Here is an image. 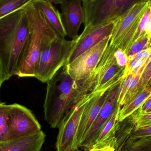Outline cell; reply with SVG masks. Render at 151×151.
Wrapping results in <instances>:
<instances>
[{"label":"cell","instance_id":"1","mask_svg":"<svg viewBox=\"0 0 151 151\" xmlns=\"http://www.w3.org/2000/svg\"><path fill=\"white\" fill-rule=\"evenodd\" d=\"M28 33L24 8L0 19V64L5 81L15 75Z\"/></svg>","mask_w":151,"mask_h":151},{"label":"cell","instance_id":"2","mask_svg":"<svg viewBox=\"0 0 151 151\" xmlns=\"http://www.w3.org/2000/svg\"><path fill=\"white\" fill-rule=\"evenodd\" d=\"M29 24V33L15 75L34 77L35 67L44 49L59 35L42 13L32 3L24 8Z\"/></svg>","mask_w":151,"mask_h":151},{"label":"cell","instance_id":"3","mask_svg":"<svg viewBox=\"0 0 151 151\" xmlns=\"http://www.w3.org/2000/svg\"><path fill=\"white\" fill-rule=\"evenodd\" d=\"M47 83L44 118L51 128H55L66 113L85 95L78 81L67 73L65 65Z\"/></svg>","mask_w":151,"mask_h":151},{"label":"cell","instance_id":"4","mask_svg":"<svg viewBox=\"0 0 151 151\" xmlns=\"http://www.w3.org/2000/svg\"><path fill=\"white\" fill-rule=\"evenodd\" d=\"M115 49L109 44L91 73L78 81L83 95L107 92L123 80L125 68L117 63L114 55Z\"/></svg>","mask_w":151,"mask_h":151},{"label":"cell","instance_id":"5","mask_svg":"<svg viewBox=\"0 0 151 151\" xmlns=\"http://www.w3.org/2000/svg\"><path fill=\"white\" fill-rule=\"evenodd\" d=\"M76 38L67 40L65 38L59 36L44 49L35 67L34 77L42 83L49 81L66 65L75 47Z\"/></svg>","mask_w":151,"mask_h":151},{"label":"cell","instance_id":"6","mask_svg":"<svg viewBox=\"0 0 151 151\" xmlns=\"http://www.w3.org/2000/svg\"><path fill=\"white\" fill-rule=\"evenodd\" d=\"M150 0H88L83 2L84 27L116 22L135 5Z\"/></svg>","mask_w":151,"mask_h":151},{"label":"cell","instance_id":"7","mask_svg":"<svg viewBox=\"0 0 151 151\" xmlns=\"http://www.w3.org/2000/svg\"><path fill=\"white\" fill-rule=\"evenodd\" d=\"M149 6V1L136 4L117 20L109 44L115 48L122 50L127 54L135 41L141 19Z\"/></svg>","mask_w":151,"mask_h":151},{"label":"cell","instance_id":"8","mask_svg":"<svg viewBox=\"0 0 151 151\" xmlns=\"http://www.w3.org/2000/svg\"><path fill=\"white\" fill-rule=\"evenodd\" d=\"M95 96L86 94L64 116L58 127L59 131L56 143L57 151H74L76 137L82 113L88 102Z\"/></svg>","mask_w":151,"mask_h":151},{"label":"cell","instance_id":"9","mask_svg":"<svg viewBox=\"0 0 151 151\" xmlns=\"http://www.w3.org/2000/svg\"><path fill=\"white\" fill-rule=\"evenodd\" d=\"M8 122L10 140L40 132L41 127L31 110L19 104L9 105Z\"/></svg>","mask_w":151,"mask_h":151},{"label":"cell","instance_id":"10","mask_svg":"<svg viewBox=\"0 0 151 151\" xmlns=\"http://www.w3.org/2000/svg\"><path fill=\"white\" fill-rule=\"evenodd\" d=\"M111 36L81 54L65 65L66 72L74 81L85 79L93 70L110 43Z\"/></svg>","mask_w":151,"mask_h":151},{"label":"cell","instance_id":"11","mask_svg":"<svg viewBox=\"0 0 151 151\" xmlns=\"http://www.w3.org/2000/svg\"><path fill=\"white\" fill-rule=\"evenodd\" d=\"M116 22L84 27L83 32L76 38L75 47L72 52L66 65L71 63L81 54L94 47L106 37L111 36Z\"/></svg>","mask_w":151,"mask_h":151},{"label":"cell","instance_id":"12","mask_svg":"<svg viewBox=\"0 0 151 151\" xmlns=\"http://www.w3.org/2000/svg\"><path fill=\"white\" fill-rule=\"evenodd\" d=\"M120 83L108 91L106 99L96 119L81 143L80 148L82 147L88 150L90 149L103 125L111 117L117 107L119 106L118 99Z\"/></svg>","mask_w":151,"mask_h":151},{"label":"cell","instance_id":"13","mask_svg":"<svg viewBox=\"0 0 151 151\" xmlns=\"http://www.w3.org/2000/svg\"><path fill=\"white\" fill-rule=\"evenodd\" d=\"M81 0H66L61 4V19L66 35L73 40L78 36L81 25L85 21Z\"/></svg>","mask_w":151,"mask_h":151},{"label":"cell","instance_id":"14","mask_svg":"<svg viewBox=\"0 0 151 151\" xmlns=\"http://www.w3.org/2000/svg\"><path fill=\"white\" fill-rule=\"evenodd\" d=\"M108 91L95 95L85 106L81 116L76 133L74 150L80 148L81 143L98 114L107 96Z\"/></svg>","mask_w":151,"mask_h":151},{"label":"cell","instance_id":"15","mask_svg":"<svg viewBox=\"0 0 151 151\" xmlns=\"http://www.w3.org/2000/svg\"><path fill=\"white\" fill-rule=\"evenodd\" d=\"M120 108V106H118L103 125L90 149L97 150L107 147L114 149L115 134L119 123V116Z\"/></svg>","mask_w":151,"mask_h":151},{"label":"cell","instance_id":"16","mask_svg":"<svg viewBox=\"0 0 151 151\" xmlns=\"http://www.w3.org/2000/svg\"><path fill=\"white\" fill-rule=\"evenodd\" d=\"M46 135L39 133L18 139L0 142V151H41Z\"/></svg>","mask_w":151,"mask_h":151},{"label":"cell","instance_id":"17","mask_svg":"<svg viewBox=\"0 0 151 151\" xmlns=\"http://www.w3.org/2000/svg\"><path fill=\"white\" fill-rule=\"evenodd\" d=\"M35 8L41 12L59 36H67L61 19V13L51 0H34L32 3Z\"/></svg>","mask_w":151,"mask_h":151},{"label":"cell","instance_id":"18","mask_svg":"<svg viewBox=\"0 0 151 151\" xmlns=\"http://www.w3.org/2000/svg\"><path fill=\"white\" fill-rule=\"evenodd\" d=\"M151 96V80L143 91L121 107L119 112V122L132 115L140 108Z\"/></svg>","mask_w":151,"mask_h":151},{"label":"cell","instance_id":"19","mask_svg":"<svg viewBox=\"0 0 151 151\" xmlns=\"http://www.w3.org/2000/svg\"><path fill=\"white\" fill-rule=\"evenodd\" d=\"M135 129V124L132 115L119 122L116 130L114 145V151H119L130 137L131 132Z\"/></svg>","mask_w":151,"mask_h":151},{"label":"cell","instance_id":"20","mask_svg":"<svg viewBox=\"0 0 151 151\" xmlns=\"http://www.w3.org/2000/svg\"><path fill=\"white\" fill-rule=\"evenodd\" d=\"M34 0H0V19L25 8Z\"/></svg>","mask_w":151,"mask_h":151},{"label":"cell","instance_id":"21","mask_svg":"<svg viewBox=\"0 0 151 151\" xmlns=\"http://www.w3.org/2000/svg\"><path fill=\"white\" fill-rule=\"evenodd\" d=\"M9 105L0 103V142L10 140L8 126Z\"/></svg>","mask_w":151,"mask_h":151},{"label":"cell","instance_id":"22","mask_svg":"<svg viewBox=\"0 0 151 151\" xmlns=\"http://www.w3.org/2000/svg\"><path fill=\"white\" fill-rule=\"evenodd\" d=\"M151 45L150 38L145 34L142 37L135 41L132 44L127 55L128 57L133 56L144 50L150 47Z\"/></svg>","mask_w":151,"mask_h":151},{"label":"cell","instance_id":"23","mask_svg":"<svg viewBox=\"0 0 151 151\" xmlns=\"http://www.w3.org/2000/svg\"><path fill=\"white\" fill-rule=\"evenodd\" d=\"M135 129L151 126V112L142 113L138 110L132 114Z\"/></svg>","mask_w":151,"mask_h":151},{"label":"cell","instance_id":"24","mask_svg":"<svg viewBox=\"0 0 151 151\" xmlns=\"http://www.w3.org/2000/svg\"><path fill=\"white\" fill-rule=\"evenodd\" d=\"M151 80V59L148 62L141 74L139 82L137 87L135 96L144 90L147 87Z\"/></svg>","mask_w":151,"mask_h":151},{"label":"cell","instance_id":"25","mask_svg":"<svg viewBox=\"0 0 151 151\" xmlns=\"http://www.w3.org/2000/svg\"><path fill=\"white\" fill-rule=\"evenodd\" d=\"M151 136V126L134 129L130 134L129 138L137 139Z\"/></svg>","mask_w":151,"mask_h":151},{"label":"cell","instance_id":"26","mask_svg":"<svg viewBox=\"0 0 151 151\" xmlns=\"http://www.w3.org/2000/svg\"><path fill=\"white\" fill-rule=\"evenodd\" d=\"M114 55L119 66L125 68L128 62V57L126 53L122 50L116 48Z\"/></svg>","mask_w":151,"mask_h":151},{"label":"cell","instance_id":"27","mask_svg":"<svg viewBox=\"0 0 151 151\" xmlns=\"http://www.w3.org/2000/svg\"><path fill=\"white\" fill-rule=\"evenodd\" d=\"M135 139L139 151H151V136Z\"/></svg>","mask_w":151,"mask_h":151},{"label":"cell","instance_id":"28","mask_svg":"<svg viewBox=\"0 0 151 151\" xmlns=\"http://www.w3.org/2000/svg\"><path fill=\"white\" fill-rule=\"evenodd\" d=\"M119 151H139L135 139L129 138Z\"/></svg>","mask_w":151,"mask_h":151},{"label":"cell","instance_id":"29","mask_svg":"<svg viewBox=\"0 0 151 151\" xmlns=\"http://www.w3.org/2000/svg\"><path fill=\"white\" fill-rule=\"evenodd\" d=\"M138 110L142 113L151 112V96Z\"/></svg>","mask_w":151,"mask_h":151},{"label":"cell","instance_id":"30","mask_svg":"<svg viewBox=\"0 0 151 151\" xmlns=\"http://www.w3.org/2000/svg\"><path fill=\"white\" fill-rule=\"evenodd\" d=\"M149 5H150V9L151 14L150 18H149L148 23H147V26H146L145 34L148 35L150 36L151 43V0H150L149 1Z\"/></svg>","mask_w":151,"mask_h":151},{"label":"cell","instance_id":"31","mask_svg":"<svg viewBox=\"0 0 151 151\" xmlns=\"http://www.w3.org/2000/svg\"><path fill=\"white\" fill-rule=\"evenodd\" d=\"M4 81H5V79H4V75L1 66V64H0V90H1V86L3 83ZM0 103H1V102H0Z\"/></svg>","mask_w":151,"mask_h":151},{"label":"cell","instance_id":"32","mask_svg":"<svg viewBox=\"0 0 151 151\" xmlns=\"http://www.w3.org/2000/svg\"><path fill=\"white\" fill-rule=\"evenodd\" d=\"M87 151H114V150L112 147H107V148H104V149H97V150L90 149Z\"/></svg>","mask_w":151,"mask_h":151},{"label":"cell","instance_id":"33","mask_svg":"<svg viewBox=\"0 0 151 151\" xmlns=\"http://www.w3.org/2000/svg\"><path fill=\"white\" fill-rule=\"evenodd\" d=\"M53 2V3H54L56 4H62V3L64 2L65 1H66V0H51Z\"/></svg>","mask_w":151,"mask_h":151},{"label":"cell","instance_id":"34","mask_svg":"<svg viewBox=\"0 0 151 151\" xmlns=\"http://www.w3.org/2000/svg\"><path fill=\"white\" fill-rule=\"evenodd\" d=\"M81 1H83V2H87L88 0H81Z\"/></svg>","mask_w":151,"mask_h":151},{"label":"cell","instance_id":"35","mask_svg":"<svg viewBox=\"0 0 151 151\" xmlns=\"http://www.w3.org/2000/svg\"><path fill=\"white\" fill-rule=\"evenodd\" d=\"M73 151H78V150H76Z\"/></svg>","mask_w":151,"mask_h":151}]
</instances>
